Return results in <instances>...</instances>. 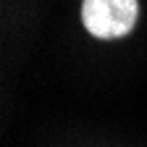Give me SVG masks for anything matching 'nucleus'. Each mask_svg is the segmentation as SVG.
<instances>
[{"label":"nucleus","mask_w":147,"mask_h":147,"mask_svg":"<svg viewBox=\"0 0 147 147\" xmlns=\"http://www.w3.org/2000/svg\"><path fill=\"white\" fill-rule=\"evenodd\" d=\"M137 16V0H84L82 3V24L97 40L126 37L134 29Z\"/></svg>","instance_id":"nucleus-1"}]
</instances>
